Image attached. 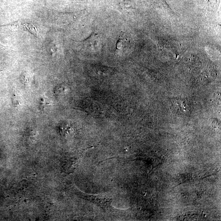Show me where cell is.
<instances>
[{
    "mask_svg": "<svg viewBox=\"0 0 221 221\" xmlns=\"http://www.w3.org/2000/svg\"><path fill=\"white\" fill-rule=\"evenodd\" d=\"M85 105L84 107L85 111H86L88 114L92 115L97 114H98V108L101 107V106H99L98 103L92 99H87V101H85Z\"/></svg>",
    "mask_w": 221,
    "mask_h": 221,
    "instance_id": "1",
    "label": "cell"
},
{
    "mask_svg": "<svg viewBox=\"0 0 221 221\" xmlns=\"http://www.w3.org/2000/svg\"><path fill=\"white\" fill-rule=\"evenodd\" d=\"M23 30L28 31L34 35H36L37 34L38 30L37 28L32 24H24L23 25Z\"/></svg>",
    "mask_w": 221,
    "mask_h": 221,
    "instance_id": "2",
    "label": "cell"
},
{
    "mask_svg": "<svg viewBox=\"0 0 221 221\" xmlns=\"http://www.w3.org/2000/svg\"><path fill=\"white\" fill-rule=\"evenodd\" d=\"M47 99L48 98H42L41 100V106L44 107L45 106H48V105H50L51 103L46 101Z\"/></svg>",
    "mask_w": 221,
    "mask_h": 221,
    "instance_id": "3",
    "label": "cell"
},
{
    "mask_svg": "<svg viewBox=\"0 0 221 221\" xmlns=\"http://www.w3.org/2000/svg\"><path fill=\"white\" fill-rule=\"evenodd\" d=\"M206 214H204V216H206Z\"/></svg>",
    "mask_w": 221,
    "mask_h": 221,
    "instance_id": "4",
    "label": "cell"
}]
</instances>
